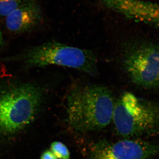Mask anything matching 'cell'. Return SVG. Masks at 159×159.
<instances>
[{
	"instance_id": "cell-2",
	"label": "cell",
	"mask_w": 159,
	"mask_h": 159,
	"mask_svg": "<svg viewBox=\"0 0 159 159\" xmlns=\"http://www.w3.org/2000/svg\"><path fill=\"white\" fill-rule=\"evenodd\" d=\"M112 121L117 133L124 138L159 135V103L126 92L115 102Z\"/></svg>"
},
{
	"instance_id": "cell-3",
	"label": "cell",
	"mask_w": 159,
	"mask_h": 159,
	"mask_svg": "<svg viewBox=\"0 0 159 159\" xmlns=\"http://www.w3.org/2000/svg\"><path fill=\"white\" fill-rule=\"evenodd\" d=\"M42 97L40 90L30 84L10 89L0 95V135L14 134L29 124Z\"/></svg>"
},
{
	"instance_id": "cell-4",
	"label": "cell",
	"mask_w": 159,
	"mask_h": 159,
	"mask_svg": "<svg viewBox=\"0 0 159 159\" xmlns=\"http://www.w3.org/2000/svg\"><path fill=\"white\" fill-rule=\"evenodd\" d=\"M25 61L33 66H61L91 75L97 72V57L93 51L54 42L32 49L26 55Z\"/></svg>"
},
{
	"instance_id": "cell-11",
	"label": "cell",
	"mask_w": 159,
	"mask_h": 159,
	"mask_svg": "<svg viewBox=\"0 0 159 159\" xmlns=\"http://www.w3.org/2000/svg\"><path fill=\"white\" fill-rule=\"evenodd\" d=\"M3 39L2 35V32H1V29H0V48L3 45Z\"/></svg>"
},
{
	"instance_id": "cell-10",
	"label": "cell",
	"mask_w": 159,
	"mask_h": 159,
	"mask_svg": "<svg viewBox=\"0 0 159 159\" xmlns=\"http://www.w3.org/2000/svg\"><path fill=\"white\" fill-rule=\"evenodd\" d=\"M41 159H58L51 150L44 152L41 156Z\"/></svg>"
},
{
	"instance_id": "cell-8",
	"label": "cell",
	"mask_w": 159,
	"mask_h": 159,
	"mask_svg": "<svg viewBox=\"0 0 159 159\" xmlns=\"http://www.w3.org/2000/svg\"><path fill=\"white\" fill-rule=\"evenodd\" d=\"M27 0H0V17L8 16Z\"/></svg>"
},
{
	"instance_id": "cell-1",
	"label": "cell",
	"mask_w": 159,
	"mask_h": 159,
	"mask_svg": "<svg viewBox=\"0 0 159 159\" xmlns=\"http://www.w3.org/2000/svg\"><path fill=\"white\" fill-rule=\"evenodd\" d=\"M115 103L111 92L104 86L74 89L68 97L69 124L80 133L105 128L112 120Z\"/></svg>"
},
{
	"instance_id": "cell-7",
	"label": "cell",
	"mask_w": 159,
	"mask_h": 159,
	"mask_svg": "<svg viewBox=\"0 0 159 159\" xmlns=\"http://www.w3.org/2000/svg\"><path fill=\"white\" fill-rule=\"evenodd\" d=\"M6 18L8 30L15 33H22L39 24L42 11L34 0H27Z\"/></svg>"
},
{
	"instance_id": "cell-6",
	"label": "cell",
	"mask_w": 159,
	"mask_h": 159,
	"mask_svg": "<svg viewBox=\"0 0 159 159\" xmlns=\"http://www.w3.org/2000/svg\"><path fill=\"white\" fill-rule=\"evenodd\" d=\"M159 154V143L139 139L100 141L91 145L89 159H151Z\"/></svg>"
},
{
	"instance_id": "cell-5",
	"label": "cell",
	"mask_w": 159,
	"mask_h": 159,
	"mask_svg": "<svg viewBox=\"0 0 159 159\" xmlns=\"http://www.w3.org/2000/svg\"><path fill=\"white\" fill-rule=\"evenodd\" d=\"M122 61L135 84L145 88H159L158 45L148 42L129 43L123 49Z\"/></svg>"
},
{
	"instance_id": "cell-9",
	"label": "cell",
	"mask_w": 159,
	"mask_h": 159,
	"mask_svg": "<svg viewBox=\"0 0 159 159\" xmlns=\"http://www.w3.org/2000/svg\"><path fill=\"white\" fill-rule=\"evenodd\" d=\"M51 151L58 159L70 158V154L68 148L62 142H53L51 145Z\"/></svg>"
}]
</instances>
